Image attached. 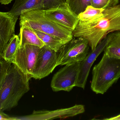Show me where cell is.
<instances>
[{"label": "cell", "mask_w": 120, "mask_h": 120, "mask_svg": "<svg viewBox=\"0 0 120 120\" xmlns=\"http://www.w3.org/2000/svg\"><path fill=\"white\" fill-rule=\"evenodd\" d=\"M120 31V4L104 9L103 12L91 19L79 21L72 31L73 36L87 40L91 50L108 35Z\"/></svg>", "instance_id": "1"}, {"label": "cell", "mask_w": 120, "mask_h": 120, "mask_svg": "<svg viewBox=\"0 0 120 120\" xmlns=\"http://www.w3.org/2000/svg\"><path fill=\"white\" fill-rule=\"evenodd\" d=\"M30 79L15 63H10L0 87V111L10 110L17 105L30 90Z\"/></svg>", "instance_id": "2"}, {"label": "cell", "mask_w": 120, "mask_h": 120, "mask_svg": "<svg viewBox=\"0 0 120 120\" xmlns=\"http://www.w3.org/2000/svg\"><path fill=\"white\" fill-rule=\"evenodd\" d=\"M20 27L26 26L54 36L64 44L73 38L72 31L45 15L44 9L26 11L20 16Z\"/></svg>", "instance_id": "3"}, {"label": "cell", "mask_w": 120, "mask_h": 120, "mask_svg": "<svg viewBox=\"0 0 120 120\" xmlns=\"http://www.w3.org/2000/svg\"><path fill=\"white\" fill-rule=\"evenodd\" d=\"M91 88L97 94H103L120 78V59L104 53L92 71Z\"/></svg>", "instance_id": "4"}, {"label": "cell", "mask_w": 120, "mask_h": 120, "mask_svg": "<svg viewBox=\"0 0 120 120\" xmlns=\"http://www.w3.org/2000/svg\"><path fill=\"white\" fill-rule=\"evenodd\" d=\"M87 40L80 37L73 38L63 45L57 52L56 66L73 64L84 60L89 53Z\"/></svg>", "instance_id": "5"}, {"label": "cell", "mask_w": 120, "mask_h": 120, "mask_svg": "<svg viewBox=\"0 0 120 120\" xmlns=\"http://www.w3.org/2000/svg\"><path fill=\"white\" fill-rule=\"evenodd\" d=\"M81 62L66 65L54 75L51 83L53 91L69 92L75 87Z\"/></svg>", "instance_id": "6"}, {"label": "cell", "mask_w": 120, "mask_h": 120, "mask_svg": "<svg viewBox=\"0 0 120 120\" xmlns=\"http://www.w3.org/2000/svg\"><path fill=\"white\" fill-rule=\"evenodd\" d=\"M57 52L45 45L40 49L32 78L41 80L48 76L57 67Z\"/></svg>", "instance_id": "7"}, {"label": "cell", "mask_w": 120, "mask_h": 120, "mask_svg": "<svg viewBox=\"0 0 120 120\" xmlns=\"http://www.w3.org/2000/svg\"><path fill=\"white\" fill-rule=\"evenodd\" d=\"M41 48L31 44L19 46L12 62L31 79Z\"/></svg>", "instance_id": "8"}, {"label": "cell", "mask_w": 120, "mask_h": 120, "mask_svg": "<svg viewBox=\"0 0 120 120\" xmlns=\"http://www.w3.org/2000/svg\"><path fill=\"white\" fill-rule=\"evenodd\" d=\"M85 108L82 105H75L68 108L55 110L34 111L31 115L17 118V120H48L56 118L64 119L74 117L84 112Z\"/></svg>", "instance_id": "9"}, {"label": "cell", "mask_w": 120, "mask_h": 120, "mask_svg": "<svg viewBox=\"0 0 120 120\" xmlns=\"http://www.w3.org/2000/svg\"><path fill=\"white\" fill-rule=\"evenodd\" d=\"M44 12L46 15L72 31L79 21L78 15L71 10L65 2L56 7L44 9Z\"/></svg>", "instance_id": "10"}, {"label": "cell", "mask_w": 120, "mask_h": 120, "mask_svg": "<svg viewBox=\"0 0 120 120\" xmlns=\"http://www.w3.org/2000/svg\"><path fill=\"white\" fill-rule=\"evenodd\" d=\"M112 33L109 34L103 39L94 50L89 53L84 60L82 61L79 70L75 87L84 89L85 88L90 69L97 57L104 50L111 37Z\"/></svg>", "instance_id": "11"}, {"label": "cell", "mask_w": 120, "mask_h": 120, "mask_svg": "<svg viewBox=\"0 0 120 120\" xmlns=\"http://www.w3.org/2000/svg\"><path fill=\"white\" fill-rule=\"evenodd\" d=\"M18 17L9 12L0 11V58L10 39L15 34V25Z\"/></svg>", "instance_id": "12"}, {"label": "cell", "mask_w": 120, "mask_h": 120, "mask_svg": "<svg viewBox=\"0 0 120 120\" xmlns=\"http://www.w3.org/2000/svg\"><path fill=\"white\" fill-rule=\"evenodd\" d=\"M43 0H15V3L9 12L18 17L23 13L37 9H44Z\"/></svg>", "instance_id": "13"}, {"label": "cell", "mask_w": 120, "mask_h": 120, "mask_svg": "<svg viewBox=\"0 0 120 120\" xmlns=\"http://www.w3.org/2000/svg\"><path fill=\"white\" fill-rule=\"evenodd\" d=\"M19 36L20 38V46L25 44H31L43 47L45 44L39 39L34 30L26 26L20 27Z\"/></svg>", "instance_id": "14"}, {"label": "cell", "mask_w": 120, "mask_h": 120, "mask_svg": "<svg viewBox=\"0 0 120 120\" xmlns=\"http://www.w3.org/2000/svg\"><path fill=\"white\" fill-rule=\"evenodd\" d=\"M104 51L110 57L120 59V31L112 33Z\"/></svg>", "instance_id": "15"}, {"label": "cell", "mask_w": 120, "mask_h": 120, "mask_svg": "<svg viewBox=\"0 0 120 120\" xmlns=\"http://www.w3.org/2000/svg\"><path fill=\"white\" fill-rule=\"evenodd\" d=\"M19 35L14 34L10 39L4 52L2 58L8 62L12 63L20 46Z\"/></svg>", "instance_id": "16"}, {"label": "cell", "mask_w": 120, "mask_h": 120, "mask_svg": "<svg viewBox=\"0 0 120 120\" xmlns=\"http://www.w3.org/2000/svg\"><path fill=\"white\" fill-rule=\"evenodd\" d=\"M33 30L45 45L57 52L64 44L60 39L54 36L40 31Z\"/></svg>", "instance_id": "17"}, {"label": "cell", "mask_w": 120, "mask_h": 120, "mask_svg": "<svg viewBox=\"0 0 120 120\" xmlns=\"http://www.w3.org/2000/svg\"><path fill=\"white\" fill-rule=\"evenodd\" d=\"M65 2L71 10L78 15L88 6L91 5V0H65Z\"/></svg>", "instance_id": "18"}, {"label": "cell", "mask_w": 120, "mask_h": 120, "mask_svg": "<svg viewBox=\"0 0 120 120\" xmlns=\"http://www.w3.org/2000/svg\"><path fill=\"white\" fill-rule=\"evenodd\" d=\"M104 9L94 8L88 6L83 12L78 15L79 21H85L91 19L101 14Z\"/></svg>", "instance_id": "19"}, {"label": "cell", "mask_w": 120, "mask_h": 120, "mask_svg": "<svg viewBox=\"0 0 120 120\" xmlns=\"http://www.w3.org/2000/svg\"><path fill=\"white\" fill-rule=\"evenodd\" d=\"M120 0H91V5L94 8L106 9L119 4Z\"/></svg>", "instance_id": "20"}, {"label": "cell", "mask_w": 120, "mask_h": 120, "mask_svg": "<svg viewBox=\"0 0 120 120\" xmlns=\"http://www.w3.org/2000/svg\"><path fill=\"white\" fill-rule=\"evenodd\" d=\"M11 63L6 62L3 58H0V87Z\"/></svg>", "instance_id": "21"}, {"label": "cell", "mask_w": 120, "mask_h": 120, "mask_svg": "<svg viewBox=\"0 0 120 120\" xmlns=\"http://www.w3.org/2000/svg\"><path fill=\"white\" fill-rule=\"evenodd\" d=\"M65 2L64 0H43V5L44 9H46L57 6Z\"/></svg>", "instance_id": "22"}, {"label": "cell", "mask_w": 120, "mask_h": 120, "mask_svg": "<svg viewBox=\"0 0 120 120\" xmlns=\"http://www.w3.org/2000/svg\"><path fill=\"white\" fill-rule=\"evenodd\" d=\"M17 120V118L10 117L9 116L0 111V120Z\"/></svg>", "instance_id": "23"}, {"label": "cell", "mask_w": 120, "mask_h": 120, "mask_svg": "<svg viewBox=\"0 0 120 120\" xmlns=\"http://www.w3.org/2000/svg\"><path fill=\"white\" fill-rule=\"evenodd\" d=\"M103 120H120V114L117 116H115V117H112L108 118H105Z\"/></svg>", "instance_id": "24"}, {"label": "cell", "mask_w": 120, "mask_h": 120, "mask_svg": "<svg viewBox=\"0 0 120 120\" xmlns=\"http://www.w3.org/2000/svg\"><path fill=\"white\" fill-rule=\"evenodd\" d=\"M64 0L65 1V0Z\"/></svg>", "instance_id": "25"}]
</instances>
